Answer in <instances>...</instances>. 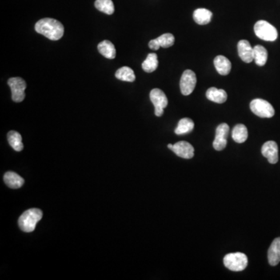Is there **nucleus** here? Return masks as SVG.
I'll return each mask as SVG.
<instances>
[{"mask_svg":"<svg viewBox=\"0 0 280 280\" xmlns=\"http://www.w3.org/2000/svg\"><path fill=\"white\" fill-rule=\"evenodd\" d=\"M35 30L38 34H42L52 41L59 40L64 34L62 23L53 18H44L37 21Z\"/></svg>","mask_w":280,"mask_h":280,"instance_id":"obj_1","label":"nucleus"},{"mask_svg":"<svg viewBox=\"0 0 280 280\" xmlns=\"http://www.w3.org/2000/svg\"><path fill=\"white\" fill-rule=\"evenodd\" d=\"M43 213L39 209H30L19 218V226L23 231L30 233L35 230L36 225L41 221Z\"/></svg>","mask_w":280,"mask_h":280,"instance_id":"obj_2","label":"nucleus"},{"mask_svg":"<svg viewBox=\"0 0 280 280\" xmlns=\"http://www.w3.org/2000/svg\"><path fill=\"white\" fill-rule=\"evenodd\" d=\"M249 260L246 254L241 252L230 253L224 258V264L228 269L233 272L245 270L248 266Z\"/></svg>","mask_w":280,"mask_h":280,"instance_id":"obj_3","label":"nucleus"},{"mask_svg":"<svg viewBox=\"0 0 280 280\" xmlns=\"http://www.w3.org/2000/svg\"><path fill=\"white\" fill-rule=\"evenodd\" d=\"M254 34L260 39L266 41H274L278 37L277 28L265 21H258L254 27Z\"/></svg>","mask_w":280,"mask_h":280,"instance_id":"obj_4","label":"nucleus"},{"mask_svg":"<svg viewBox=\"0 0 280 280\" xmlns=\"http://www.w3.org/2000/svg\"><path fill=\"white\" fill-rule=\"evenodd\" d=\"M250 109L255 115L260 118H272L275 114V110L270 103L263 99L253 100L250 104Z\"/></svg>","mask_w":280,"mask_h":280,"instance_id":"obj_5","label":"nucleus"},{"mask_svg":"<svg viewBox=\"0 0 280 280\" xmlns=\"http://www.w3.org/2000/svg\"><path fill=\"white\" fill-rule=\"evenodd\" d=\"M8 85L11 88L12 99L15 102H21L25 98L27 84L21 77H12L8 81Z\"/></svg>","mask_w":280,"mask_h":280,"instance_id":"obj_6","label":"nucleus"},{"mask_svg":"<svg viewBox=\"0 0 280 280\" xmlns=\"http://www.w3.org/2000/svg\"><path fill=\"white\" fill-rule=\"evenodd\" d=\"M150 101L155 107V115L161 117L164 114V110L168 106V100L166 94L163 90L158 88H155L150 91L149 93Z\"/></svg>","mask_w":280,"mask_h":280,"instance_id":"obj_7","label":"nucleus"},{"mask_svg":"<svg viewBox=\"0 0 280 280\" xmlns=\"http://www.w3.org/2000/svg\"><path fill=\"white\" fill-rule=\"evenodd\" d=\"M197 78L193 70L187 69L181 76L180 81V89L183 95L189 96L193 93L196 88Z\"/></svg>","mask_w":280,"mask_h":280,"instance_id":"obj_8","label":"nucleus"},{"mask_svg":"<svg viewBox=\"0 0 280 280\" xmlns=\"http://www.w3.org/2000/svg\"><path fill=\"white\" fill-rule=\"evenodd\" d=\"M230 127L226 123H222L218 125L216 130V137L213 141V146L217 151H221L225 149L227 144L228 134H229Z\"/></svg>","mask_w":280,"mask_h":280,"instance_id":"obj_9","label":"nucleus"},{"mask_svg":"<svg viewBox=\"0 0 280 280\" xmlns=\"http://www.w3.org/2000/svg\"><path fill=\"white\" fill-rule=\"evenodd\" d=\"M279 148L278 145L275 141H268L264 143L261 147V153L262 155L267 158L272 165L277 164L279 161Z\"/></svg>","mask_w":280,"mask_h":280,"instance_id":"obj_10","label":"nucleus"},{"mask_svg":"<svg viewBox=\"0 0 280 280\" xmlns=\"http://www.w3.org/2000/svg\"><path fill=\"white\" fill-rule=\"evenodd\" d=\"M172 151L176 155L184 159H191L194 157V148L189 142L180 141L173 145Z\"/></svg>","mask_w":280,"mask_h":280,"instance_id":"obj_11","label":"nucleus"},{"mask_svg":"<svg viewBox=\"0 0 280 280\" xmlns=\"http://www.w3.org/2000/svg\"><path fill=\"white\" fill-rule=\"evenodd\" d=\"M237 50L243 62L250 63L254 60V50L249 41L241 40L237 44Z\"/></svg>","mask_w":280,"mask_h":280,"instance_id":"obj_12","label":"nucleus"},{"mask_svg":"<svg viewBox=\"0 0 280 280\" xmlns=\"http://www.w3.org/2000/svg\"><path fill=\"white\" fill-rule=\"evenodd\" d=\"M268 260L272 266H276L280 261V237H277L272 243L268 251Z\"/></svg>","mask_w":280,"mask_h":280,"instance_id":"obj_13","label":"nucleus"},{"mask_svg":"<svg viewBox=\"0 0 280 280\" xmlns=\"http://www.w3.org/2000/svg\"><path fill=\"white\" fill-rule=\"evenodd\" d=\"M214 65L219 74L222 76H226L231 70V62L225 56H217L214 58Z\"/></svg>","mask_w":280,"mask_h":280,"instance_id":"obj_14","label":"nucleus"},{"mask_svg":"<svg viewBox=\"0 0 280 280\" xmlns=\"http://www.w3.org/2000/svg\"><path fill=\"white\" fill-rule=\"evenodd\" d=\"M206 97L209 101L217 104H223L226 102L227 99V93L223 89H217L216 87H210L206 91Z\"/></svg>","mask_w":280,"mask_h":280,"instance_id":"obj_15","label":"nucleus"},{"mask_svg":"<svg viewBox=\"0 0 280 280\" xmlns=\"http://www.w3.org/2000/svg\"><path fill=\"white\" fill-rule=\"evenodd\" d=\"M4 181L8 187L13 189H20L25 183L23 177L13 171L6 172L4 175Z\"/></svg>","mask_w":280,"mask_h":280,"instance_id":"obj_16","label":"nucleus"},{"mask_svg":"<svg viewBox=\"0 0 280 280\" xmlns=\"http://www.w3.org/2000/svg\"><path fill=\"white\" fill-rule=\"evenodd\" d=\"M213 13L209 9L200 8L195 10L193 13V19L196 24L199 25H206L211 21Z\"/></svg>","mask_w":280,"mask_h":280,"instance_id":"obj_17","label":"nucleus"},{"mask_svg":"<svg viewBox=\"0 0 280 280\" xmlns=\"http://www.w3.org/2000/svg\"><path fill=\"white\" fill-rule=\"evenodd\" d=\"M97 49L103 56H105V58H109V59H113V58H115V48H114V45L109 40L101 41V43L97 45Z\"/></svg>","mask_w":280,"mask_h":280,"instance_id":"obj_18","label":"nucleus"},{"mask_svg":"<svg viewBox=\"0 0 280 280\" xmlns=\"http://www.w3.org/2000/svg\"><path fill=\"white\" fill-rule=\"evenodd\" d=\"M249 137V132L246 126L243 124H238L234 126L232 131V138L237 143H243Z\"/></svg>","mask_w":280,"mask_h":280,"instance_id":"obj_19","label":"nucleus"},{"mask_svg":"<svg viewBox=\"0 0 280 280\" xmlns=\"http://www.w3.org/2000/svg\"><path fill=\"white\" fill-rule=\"evenodd\" d=\"M8 142L14 150L20 152L24 149L22 142V137L16 131H10L7 135Z\"/></svg>","mask_w":280,"mask_h":280,"instance_id":"obj_20","label":"nucleus"},{"mask_svg":"<svg viewBox=\"0 0 280 280\" xmlns=\"http://www.w3.org/2000/svg\"><path fill=\"white\" fill-rule=\"evenodd\" d=\"M194 127L195 124L193 120L189 118H182L177 124L174 133L177 135L187 134V133H191Z\"/></svg>","mask_w":280,"mask_h":280,"instance_id":"obj_21","label":"nucleus"},{"mask_svg":"<svg viewBox=\"0 0 280 280\" xmlns=\"http://www.w3.org/2000/svg\"><path fill=\"white\" fill-rule=\"evenodd\" d=\"M159 62L156 53H149L142 63V68L146 73H153L158 67Z\"/></svg>","mask_w":280,"mask_h":280,"instance_id":"obj_22","label":"nucleus"},{"mask_svg":"<svg viewBox=\"0 0 280 280\" xmlns=\"http://www.w3.org/2000/svg\"><path fill=\"white\" fill-rule=\"evenodd\" d=\"M253 50H254V60L255 63L259 66L265 65L268 59L267 50L261 45H255L253 48Z\"/></svg>","mask_w":280,"mask_h":280,"instance_id":"obj_23","label":"nucleus"},{"mask_svg":"<svg viewBox=\"0 0 280 280\" xmlns=\"http://www.w3.org/2000/svg\"><path fill=\"white\" fill-rule=\"evenodd\" d=\"M115 77L120 81L125 82H134L136 80L134 72L128 66L120 68L115 73Z\"/></svg>","mask_w":280,"mask_h":280,"instance_id":"obj_24","label":"nucleus"},{"mask_svg":"<svg viewBox=\"0 0 280 280\" xmlns=\"http://www.w3.org/2000/svg\"><path fill=\"white\" fill-rule=\"evenodd\" d=\"M95 7L99 11L112 15L114 12V3L112 0H96Z\"/></svg>","mask_w":280,"mask_h":280,"instance_id":"obj_25","label":"nucleus"},{"mask_svg":"<svg viewBox=\"0 0 280 280\" xmlns=\"http://www.w3.org/2000/svg\"><path fill=\"white\" fill-rule=\"evenodd\" d=\"M157 39L161 47L165 48V49L170 48L172 45H174V40H175L174 39V35L170 34V33L162 34V35L157 37Z\"/></svg>","mask_w":280,"mask_h":280,"instance_id":"obj_26","label":"nucleus"},{"mask_svg":"<svg viewBox=\"0 0 280 280\" xmlns=\"http://www.w3.org/2000/svg\"><path fill=\"white\" fill-rule=\"evenodd\" d=\"M149 49H153V50H158L160 49V44H159L158 41H157V38L156 39L151 40V41L149 42Z\"/></svg>","mask_w":280,"mask_h":280,"instance_id":"obj_27","label":"nucleus"},{"mask_svg":"<svg viewBox=\"0 0 280 280\" xmlns=\"http://www.w3.org/2000/svg\"><path fill=\"white\" fill-rule=\"evenodd\" d=\"M168 147L169 148V149H171L172 147H173V145H172V144H168Z\"/></svg>","mask_w":280,"mask_h":280,"instance_id":"obj_28","label":"nucleus"}]
</instances>
